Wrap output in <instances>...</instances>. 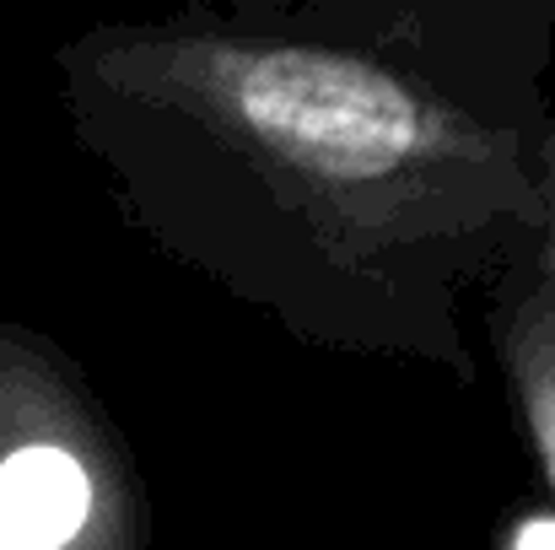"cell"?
Segmentation results:
<instances>
[{
	"label": "cell",
	"mask_w": 555,
	"mask_h": 550,
	"mask_svg": "<svg viewBox=\"0 0 555 550\" xmlns=\"http://www.w3.org/2000/svg\"><path fill=\"white\" fill-rule=\"evenodd\" d=\"M534 183H540V227L524 243V254L507 270H529V276H551L555 281V108L540 130V152H534Z\"/></svg>",
	"instance_id": "obj_3"
},
{
	"label": "cell",
	"mask_w": 555,
	"mask_h": 550,
	"mask_svg": "<svg viewBox=\"0 0 555 550\" xmlns=\"http://www.w3.org/2000/svg\"><path fill=\"white\" fill-rule=\"evenodd\" d=\"M480 324L502 367L524 448L534 453L545 486L555 491V281L529 270H502L480 292Z\"/></svg>",
	"instance_id": "obj_2"
},
{
	"label": "cell",
	"mask_w": 555,
	"mask_h": 550,
	"mask_svg": "<svg viewBox=\"0 0 555 550\" xmlns=\"http://www.w3.org/2000/svg\"><path fill=\"white\" fill-rule=\"evenodd\" d=\"M555 0H194L60 43L119 216L297 346L480 383L464 297L534 238Z\"/></svg>",
	"instance_id": "obj_1"
},
{
	"label": "cell",
	"mask_w": 555,
	"mask_h": 550,
	"mask_svg": "<svg viewBox=\"0 0 555 550\" xmlns=\"http://www.w3.org/2000/svg\"><path fill=\"white\" fill-rule=\"evenodd\" d=\"M513 550H555V519H529L518 535H513Z\"/></svg>",
	"instance_id": "obj_4"
}]
</instances>
